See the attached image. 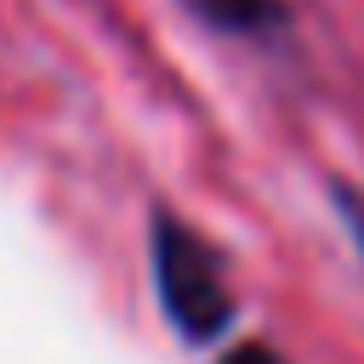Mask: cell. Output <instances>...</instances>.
Instances as JSON below:
<instances>
[{"instance_id":"obj_1","label":"cell","mask_w":364,"mask_h":364,"mask_svg":"<svg viewBox=\"0 0 364 364\" xmlns=\"http://www.w3.org/2000/svg\"><path fill=\"white\" fill-rule=\"evenodd\" d=\"M148 273L154 301L182 347H210L239 324V290L228 279V256L171 205H148Z\"/></svg>"},{"instance_id":"obj_2","label":"cell","mask_w":364,"mask_h":364,"mask_svg":"<svg viewBox=\"0 0 364 364\" xmlns=\"http://www.w3.org/2000/svg\"><path fill=\"white\" fill-rule=\"evenodd\" d=\"M193 23H205L222 40L239 46H279L290 34V6L284 0H176Z\"/></svg>"},{"instance_id":"obj_3","label":"cell","mask_w":364,"mask_h":364,"mask_svg":"<svg viewBox=\"0 0 364 364\" xmlns=\"http://www.w3.org/2000/svg\"><path fill=\"white\" fill-rule=\"evenodd\" d=\"M330 205H336V216H341V228H347V239H353V250L364 256V188H353V182H330Z\"/></svg>"},{"instance_id":"obj_4","label":"cell","mask_w":364,"mask_h":364,"mask_svg":"<svg viewBox=\"0 0 364 364\" xmlns=\"http://www.w3.org/2000/svg\"><path fill=\"white\" fill-rule=\"evenodd\" d=\"M216 364H290L273 341H239V347H228Z\"/></svg>"}]
</instances>
